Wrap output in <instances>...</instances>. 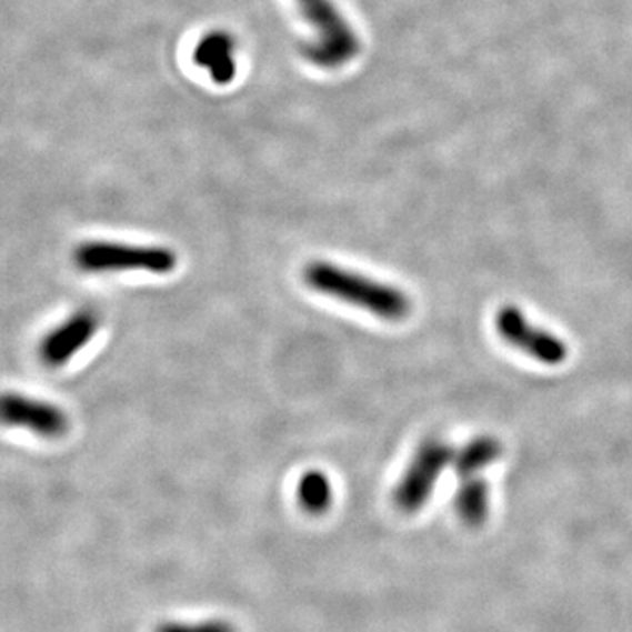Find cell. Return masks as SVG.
<instances>
[{
	"label": "cell",
	"instance_id": "6da1fadb",
	"mask_svg": "<svg viewBox=\"0 0 632 632\" xmlns=\"http://www.w3.org/2000/svg\"><path fill=\"white\" fill-rule=\"evenodd\" d=\"M302 278L314 292L340 299L380 319L401 320L411 310L410 299L402 290L325 260L310 262L302 271Z\"/></svg>",
	"mask_w": 632,
	"mask_h": 632
},
{
	"label": "cell",
	"instance_id": "7a4b0ae2",
	"mask_svg": "<svg viewBox=\"0 0 632 632\" xmlns=\"http://www.w3.org/2000/svg\"><path fill=\"white\" fill-rule=\"evenodd\" d=\"M74 262L84 272L147 271L169 274L177 269L178 255L165 247L89 241L76 248Z\"/></svg>",
	"mask_w": 632,
	"mask_h": 632
},
{
	"label": "cell",
	"instance_id": "3957f363",
	"mask_svg": "<svg viewBox=\"0 0 632 632\" xmlns=\"http://www.w3.org/2000/svg\"><path fill=\"white\" fill-rule=\"evenodd\" d=\"M302 14L311 23L317 38L308 48V59L323 69L341 68L355 59L359 39L331 0H298Z\"/></svg>",
	"mask_w": 632,
	"mask_h": 632
},
{
	"label": "cell",
	"instance_id": "277c9868",
	"mask_svg": "<svg viewBox=\"0 0 632 632\" xmlns=\"http://www.w3.org/2000/svg\"><path fill=\"white\" fill-rule=\"evenodd\" d=\"M452 447L441 440H428L420 444L410 465L395 486V504L402 511H417L428 501L438 478L453 461Z\"/></svg>",
	"mask_w": 632,
	"mask_h": 632
},
{
	"label": "cell",
	"instance_id": "5b68a950",
	"mask_svg": "<svg viewBox=\"0 0 632 632\" xmlns=\"http://www.w3.org/2000/svg\"><path fill=\"white\" fill-rule=\"evenodd\" d=\"M495 327L501 338L511 347L519 348L520 352L543 364L558 365L568 359L564 341L529 322L528 317L516 307L501 308L495 317Z\"/></svg>",
	"mask_w": 632,
	"mask_h": 632
},
{
	"label": "cell",
	"instance_id": "8992f818",
	"mask_svg": "<svg viewBox=\"0 0 632 632\" xmlns=\"http://www.w3.org/2000/svg\"><path fill=\"white\" fill-rule=\"evenodd\" d=\"M2 419L6 425L27 429L47 440H57L69 429V417L62 408L18 392H8L2 398Z\"/></svg>",
	"mask_w": 632,
	"mask_h": 632
},
{
	"label": "cell",
	"instance_id": "52a82bcc",
	"mask_svg": "<svg viewBox=\"0 0 632 632\" xmlns=\"http://www.w3.org/2000/svg\"><path fill=\"white\" fill-rule=\"evenodd\" d=\"M99 329V317L96 311L81 310L69 317L66 322L54 327L39 344V357L50 368H62L71 361L81 348L92 341Z\"/></svg>",
	"mask_w": 632,
	"mask_h": 632
},
{
	"label": "cell",
	"instance_id": "ba28073f",
	"mask_svg": "<svg viewBox=\"0 0 632 632\" xmlns=\"http://www.w3.org/2000/svg\"><path fill=\"white\" fill-rule=\"evenodd\" d=\"M232 50H234L232 39L223 32H214L199 42V47L195 48V62L208 69L214 81L227 83L234 78L235 72Z\"/></svg>",
	"mask_w": 632,
	"mask_h": 632
},
{
	"label": "cell",
	"instance_id": "9c48e42d",
	"mask_svg": "<svg viewBox=\"0 0 632 632\" xmlns=\"http://www.w3.org/2000/svg\"><path fill=\"white\" fill-rule=\"evenodd\" d=\"M501 452H503V447L495 438L480 435L453 455V465H455L457 473L462 474V476H471V474L485 470L486 465L498 461Z\"/></svg>",
	"mask_w": 632,
	"mask_h": 632
},
{
	"label": "cell",
	"instance_id": "30bf717a",
	"mask_svg": "<svg viewBox=\"0 0 632 632\" xmlns=\"http://www.w3.org/2000/svg\"><path fill=\"white\" fill-rule=\"evenodd\" d=\"M334 492L332 483L322 471H307L298 483V501L310 515H322L331 508Z\"/></svg>",
	"mask_w": 632,
	"mask_h": 632
},
{
	"label": "cell",
	"instance_id": "8fae6325",
	"mask_svg": "<svg viewBox=\"0 0 632 632\" xmlns=\"http://www.w3.org/2000/svg\"><path fill=\"white\" fill-rule=\"evenodd\" d=\"M486 501H489V492H486L485 483L482 480H471L459 492L457 508L465 520L478 522L485 516Z\"/></svg>",
	"mask_w": 632,
	"mask_h": 632
},
{
	"label": "cell",
	"instance_id": "7c38bea8",
	"mask_svg": "<svg viewBox=\"0 0 632 632\" xmlns=\"http://www.w3.org/2000/svg\"><path fill=\"white\" fill-rule=\"evenodd\" d=\"M153 632H239L232 622L223 619L201 620V622H162Z\"/></svg>",
	"mask_w": 632,
	"mask_h": 632
}]
</instances>
